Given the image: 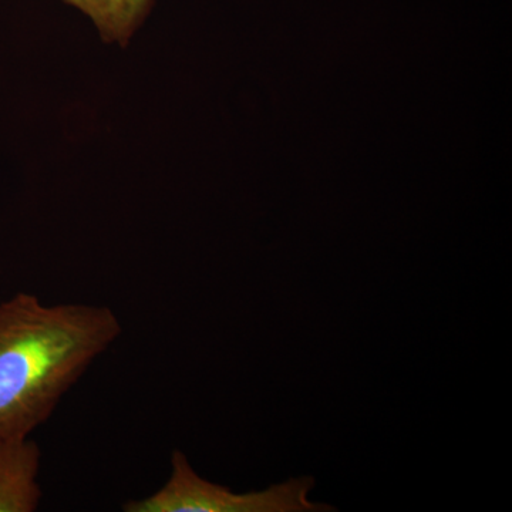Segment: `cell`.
I'll list each match as a JSON object with an SVG mask.
<instances>
[{
	"instance_id": "cell-1",
	"label": "cell",
	"mask_w": 512,
	"mask_h": 512,
	"mask_svg": "<svg viewBox=\"0 0 512 512\" xmlns=\"http://www.w3.org/2000/svg\"><path fill=\"white\" fill-rule=\"evenodd\" d=\"M121 333L109 306L46 303L29 292L0 302V439L43 426Z\"/></svg>"
},
{
	"instance_id": "cell-2",
	"label": "cell",
	"mask_w": 512,
	"mask_h": 512,
	"mask_svg": "<svg viewBox=\"0 0 512 512\" xmlns=\"http://www.w3.org/2000/svg\"><path fill=\"white\" fill-rule=\"evenodd\" d=\"M312 477L292 478L262 491L232 493L202 478L183 451L171 453L170 477L163 487L141 500L128 501L124 512H328L335 508L309 500Z\"/></svg>"
},
{
	"instance_id": "cell-3",
	"label": "cell",
	"mask_w": 512,
	"mask_h": 512,
	"mask_svg": "<svg viewBox=\"0 0 512 512\" xmlns=\"http://www.w3.org/2000/svg\"><path fill=\"white\" fill-rule=\"evenodd\" d=\"M42 450L29 437L0 439V512H33L43 498Z\"/></svg>"
},
{
	"instance_id": "cell-4",
	"label": "cell",
	"mask_w": 512,
	"mask_h": 512,
	"mask_svg": "<svg viewBox=\"0 0 512 512\" xmlns=\"http://www.w3.org/2000/svg\"><path fill=\"white\" fill-rule=\"evenodd\" d=\"M93 20L104 42L126 47L156 0H64Z\"/></svg>"
}]
</instances>
